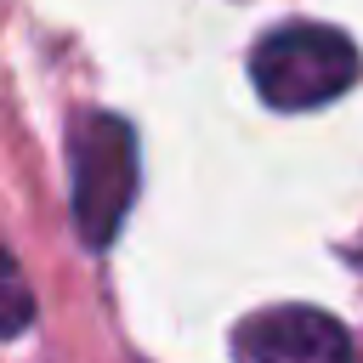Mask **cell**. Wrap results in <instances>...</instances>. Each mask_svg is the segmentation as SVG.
I'll return each instance as SVG.
<instances>
[{"label":"cell","mask_w":363,"mask_h":363,"mask_svg":"<svg viewBox=\"0 0 363 363\" xmlns=\"http://www.w3.org/2000/svg\"><path fill=\"white\" fill-rule=\"evenodd\" d=\"M357 74H363L357 45L329 23H284V28L261 34L250 51V79H255L261 102L284 108V113L346 96L357 85Z\"/></svg>","instance_id":"1"},{"label":"cell","mask_w":363,"mask_h":363,"mask_svg":"<svg viewBox=\"0 0 363 363\" xmlns=\"http://www.w3.org/2000/svg\"><path fill=\"white\" fill-rule=\"evenodd\" d=\"M74 176V233L91 250H108L130 199H136V136L119 113H79L68 130Z\"/></svg>","instance_id":"2"},{"label":"cell","mask_w":363,"mask_h":363,"mask_svg":"<svg viewBox=\"0 0 363 363\" xmlns=\"http://www.w3.org/2000/svg\"><path fill=\"white\" fill-rule=\"evenodd\" d=\"M238 363H352V335L340 318L318 306H272L238 323Z\"/></svg>","instance_id":"3"}]
</instances>
